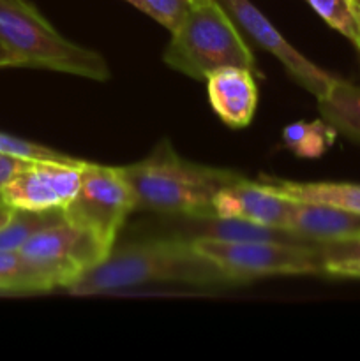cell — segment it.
I'll use <instances>...</instances> for the list:
<instances>
[{"instance_id":"d4e9b609","label":"cell","mask_w":360,"mask_h":361,"mask_svg":"<svg viewBox=\"0 0 360 361\" xmlns=\"http://www.w3.org/2000/svg\"><path fill=\"white\" fill-rule=\"evenodd\" d=\"M0 67H18L16 60H14L4 48H0Z\"/></svg>"},{"instance_id":"5bb4252c","label":"cell","mask_w":360,"mask_h":361,"mask_svg":"<svg viewBox=\"0 0 360 361\" xmlns=\"http://www.w3.org/2000/svg\"><path fill=\"white\" fill-rule=\"evenodd\" d=\"M318 109L335 133L360 143V85L335 78L328 90L318 97Z\"/></svg>"},{"instance_id":"ffe728a7","label":"cell","mask_w":360,"mask_h":361,"mask_svg":"<svg viewBox=\"0 0 360 361\" xmlns=\"http://www.w3.org/2000/svg\"><path fill=\"white\" fill-rule=\"evenodd\" d=\"M0 152L13 157L23 159V161H66L71 155L62 154L55 148L44 147V145L34 143V141L23 140V137L13 136V134L0 133Z\"/></svg>"},{"instance_id":"52a82bcc","label":"cell","mask_w":360,"mask_h":361,"mask_svg":"<svg viewBox=\"0 0 360 361\" xmlns=\"http://www.w3.org/2000/svg\"><path fill=\"white\" fill-rule=\"evenodd\" d=\"M18 252L37 271L46 291H52L73 286L109 250L87 229L62 219L35 233Z\"/></svg>"},{"instance_id":"277c9868","label":"cell","mask_w":360,"mask_h":361,"mask_svg":"<svg viewBox=\"0 0 360 361\" xmlns=\"http://www.w3.org/2000/svg\"><path fill=\"white\" fill-rule=\"evenodd\" d=\"M172 34L162 60L196 81L222 67L235 66L258 73L256 59L242 30L219 0H198Z\"/></svg>"},{"instance_id":"4fadbf2b","label":"cell","mask_w":360,"mask_h":361,"mask_svg":"<svg viewBox=\"0 0 360 361\" xmlns=\"http://www.w3.org/2000/svg\"><path fill=\"white\" fill-rule=\"evenodd\" d=\"M260 180L289 201L328 204L360 215V183L295 182L275 176H260Z\"/></svg>"},{"instance_id":"ba28073f","label":"cell","mask_w":360,"mask_h":361,"mask_svg":"<svg viewBox=\"0 0 360 361\" xmlns=\"http://www.w3.org/2000/svg\"><path fill=\"white\" fill-rule=\"evenodd\" d=\"M85 162L74 157L27 161L0 189V197L14 210H64L80 189Z\"/></svg>"},{"instance_id":"3957f363","label":"cell","mask_w":360,"mask_h":361,"mask_svg":"<svg viewBox=\"0 0 360 361\" xmlns=\"http://www.w3.org/2000/svg\"><path fill=\"white\" fill-rule=\"evenodd\" d=\"M0 48L18 67L56 71L87 80L112 76L101 53L64 37L28 0H0Z\"/></svg>"},{"instance_id":"7a4b0ae2","label":"cell","mask_w":360,"mask_h":361,"mask_svg":"<svg viewBox=\"0 0 360 361\" xmlns=\"http://www.w3.org/2000/svg\"><path fill=\"white\" fill-rule=\"evenodd\" d=\"M120 169L134 192L136 210L191 219L214 217L219 190L244 176L235 169L187 161L166 137L147 157Z\"/></svg>"},{"instance_id":"2e32d148","label":"cell","mask_w":360,"mask_h":361,"mask_svg":"<svg viewBox=\"0 0 360 361\" xmlns=\"http://www.w3.org/2000/svg\"><path fill=\"white\" fill-rule=\"evenodd\" d=\"M62 219L64 210H14L9 222L0 228V250H20L35 233Z\"/></svg>"},{"instance_id":"cb8c5ba5","label":"cell","mask_w":360,"mask_h":361,"mask_svg":"<svg viewBox=\"0 0 360 361\" xmlns=\"http://www.w3.org/2000/svg\"><path fill=\"white\" fill-rule=\"evenodd\" d=\"M13 214H14V208L9 207V204L0 197V228L9 222V219L13 217Z\"/></svg>"},{"instance_id":"6da1fadb","label":"cell","mask_w":360,"mask_h":361,"mask_svg":"<svg viewBox=\"0 0 360 361\" xmlns=\"http://www.w3.org/2000/svg\"><path fill=\"white\" fill-rule=\"evenodd\" d=\"M147 282L233 286L214 263L182 236L150 238L113 247L112 252L67 288L71 295H102Z\"/></svg>"},{"instance_id":"9c48e42d","label":"cell","mask_w":360,"mask_h":361,"mask_svg":"<svg viewBox=\"0 0 360 361\" xmlns=\"http://www.w3.org/2000/svg\"><path fill=\"white\" fill-rule=\"evenodd\" d=\"M219 2L228 11L229 16L235 20L240 30L246 32L254 42H258L261 48L267 49L270 55H274L282 63L286 73L300 87L311 92L316 99L321 97L328 90L335 76L318 67L307 56H304L295 46L289 44L282 37L281 32L270 23V20L251 0H219Z\"/></svg>"},{"instance_id":"d6986e66","label":"cell","mask_w":360,"mask_h":361,"mask_svg":"<svg viewBox=\"0 0 360 361\" xmlns=\"http://www.w3.org/2000/svg\"><path fill=\"white\" fill-rule=\"evenodd\" d=\"M127 2L169 32L179 27L180 21L186 18L187 11L194 4L191 0H127Z\"/></svg>"},{"instance_id":"44dd1931","label":"cell","mask_w":360,"mask_h":361,"mask_svg":"<svg viewBox=\"0 0 360 361\" xmlns=\"http://www.w3.org/2000/svg\"><path fill=\"white\" fill-rule=\"evenodd\" d=\"M320 250L323 257V271L325 275H328V271L342 264L360 263V236L320 243Z\"/></svg>"},{"instance_id":"ac0fdd59","label":"cell","mask_w":360,"mask_h":361,"mask_svg":"<svg viewBox=\"0 0 360 361\" xmlns=\"http://www.w3.org/2000/svg\"><path fill=\"white\" fill-rule=\"evenodd\" d=\"M318 16L359 48V18L355 0H306Z\"/></svg>"},{"instance_id":"4316f807","label":"cell","mask_w":360,"mask_h":361,"mask_svg":"<svg viewBox=\"0 0 360 361\" xmlns=\"http://www.w3.org/2000/svg\"><path fill=\"white\" fill-rule=\"evenodd\" d=\"M191 2H198V0H191Z\"/></svg>"},{"instance_id":"30bf717a","label":"cell","mask_w":360,"mask_h":361,"mask_svg":"<svg viewBox=\"0 0 360 361\" xmlns=\"http://www.w3.org/2000/svg\"><path fill=\"white\" fill-rule=\"evenodd\" d=\"M292 201L275 192L263 180L242 176L214 197V217L284 229Z\"/></svg>"},{"instance_id":"603a6c76","label":"cell","mask_w":360,"mask_h":361,"mask_svg":"<svg viewBox=\"0 0 360 361\" xmlns=\"http://www.w3.org/2000/svg\"><path fill=\"white\" fill-rule=\"evenodd\" d=\"M330 277H342V279H360V263L342 264V267L334 268L328 271Z\"/></svg>"},{"instance_id":"e0dca14e","label":"cell","mask_w":360,"mask_h":361,"mask_svg":"<svg viewBox=\"0 0 360 361\" xmlns=\"http://www.w3.org/2000/svg\"><path fill=\"white\" fill-rule=\"evenodd\" d=\"M0 293H48L18 250H0Z\"/></svg>"},{"instance_id":"484cf974","label":"cell","mask_w":360,"mask_h":361,"mask_svg":"<svg viewBox=\"0 0 360 361\" xmlns=\"http://www.w3.org/2000/svg\"><path fill=\"white\" fill-rule=\"evenodd\" d=\"M356 4V18H359V37H360V0H355ZM356 51L360 53V41H359V48H356Z\"/></svg>"},{"instance_id":"8992f818","label":"cell","mask_w":360,"mask_h":361,"mask_svg":"<svg viewBox=\"0 0 360 361\" xmlns=\"http://www.w3.org/2000/svg\"><path fill=\"white\" fill-rule=\"evenodd\" d=\"M136 200L120 166L85 162L74 200L64 208V219L87 229L112 252L115 240Z\"/></svg>"},{"instance_id":"7c38bea8","label":"cell","mask_w":360,"mask_h":361,"mask_svg":"<svg viewBox=\"0 0 360 361\" xmlns=\"http://www.w3.org/2000/svg\"><path fill=\"white\" fill-rule=\"evenodd\" d=\"M284 231L302 242H339L360 236V215L328 204L292 201Z\"/></svg>"},{"instance_id":"7402d4cb","label":"cell","mask_w":360,"mask_h":361,"mask_svg":"<svg viewBox=\"0 0 360 361\" xmlns=\"http://www.w3.org/2000/svg\"><path fill=\"white\" fill-rule=\"evenodd\" d=\"M25 162L27 161H23V159L13 157V155H7L0 152V189L23 168Z\"/></svg>"},{"instance_id":"5b68a950","label":"cell","mask_w":360,"mask_h":361,"mask_svg":"<svg viewBox=\"0 0 360 361\" xmlns=\"http://www.w3.org/2000/svg\"><path fill=\"white\" fill-rule=\"evenodd\" d=\"M232 284L275 275H325L320 243L267 240H191Z\"/></svg>"},{"instance_id":"8fae6325","label":"cell","mask_w":360,"mask_h":361,"mask_svg":"<svg viewBox=\"0 0 360 361\" xmlns=\"http://www.w3.org/2000/svg\"><path fill=\"white\" fill-rule=\"evenodd\" d=\"M207 94L215 115L232 129H244L254 118L258 85L253 71L228 66L208 74Z\"/></svg>"},{"instance_id":"9a60e30c","label":"cell","mask_w":360,"mask_h":361,"mask_svg":"<svg viewBox=\"0 0 360 361\" xmlns=\"http://www.w3.org/2000/svg\"><path fill=\"white\" fill-rule=\"evenodd\" d=\"M335 129L323 118L289 123L282 130V143L299 157H320L335 140Z\"/></svg>"}]
</instances>
